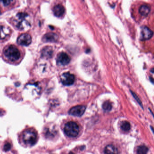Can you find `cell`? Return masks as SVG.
Masks as SVG:
<instances>
[{
    "mask_svg": "<svg viewBox=\"0 0 154 154\" xmlns=\"http://www.w3.org/2000/svg\"><path fill=\"white\" fill-rule=\"evenodd\" d=\"M148 149L147 147L144 146H141L137 149V153L139 154H145L147 153Z\"/></svg>",
    "mask_w": 154,
    "mask_h": 154,
    "instance_id": "obj_17",
    "label": "cell"
},
{
    "mask_svg": "<svg viewBox=\"0 0 154 154\" xmlns=\"http://www.w3.org/2000/svg\"><path fill=\"white\" fill-rule=\"evenodd\" d=\"M11 30L9 27L0 25V40H4L9 36Z\"/></svg>",
    "mask_w": 154,
    "mask_h": 154,
    "instance_id": "obj_10",
    "label": "cell"
},
{
    "mask_svg": "<svg viewBox=\"0 0 154 154\" xmlns=\"http://www.w3.org/2000/svg\"><path fill=\"white\" fill-rule=\"evenodd\" d=\"M102 107L104 110L109 111L112 109V105L111 102H110L109 101H106L103 104Z\"/></svg>",
    "mask_w": 154,
    "mask_h": 154,
    "instance_id": "obj_18",
    "label": "cell"
},
{
    "mask_svg": "<svg viewBox=\"0 0 154 154\" xmlns=\"http://www.w3.org/2000/svg\"><path fill=\"white\" fill-rule=\"evenodd\" d=\"M58 39V35L53 33H49L45 34L43 39V41L46 42H56Z\"/></svg>",
    "mask_w": 154,
    "mask_h": 154,
    "instance_id": "obj_11",
    "label": "cell"
},
{
    "mask_svg": "<svg viewBox=\"0 0 154 154\" xmlns=\"http://www.w3.org/2000/svg\"><path fill=\"white\" fill-rule=\"evenodd\" d=\"M86 107L84 105L75 106L70 109L69 113L70 115L74 116L81 117L84 113Z\"/></svg>",
    "mask_w": 154,
    "mask_h": 154,
    "instance_id": "obj_6",
    "label": "cell"
},
{
    "mask_svg": "<svg viewBox=\"0 0 154 154\" xmlns=\"http://www.w3.org/2000/svg\"><path fill=\"white\" fill-rule=\"evenodd\" d=\"M1 14V12H0V15Z\"/></svg>",
    "mask_w": 154,
    "mask_h": 154,
    "instance_id": "obj_21",
    "label": "cell"
},
{
    "mask_svg": "<svg viewBox=\"0 0 154 154\" xmlns=\"http://www.w3.org/2000/svg\"><path fill=\"white\" fill-rule=\"evenodd\" d=\"M140 14L143 16H147L150 12V8L147 5H142L139 9Z\"/></svg>",
    "mask_w": 154,
    "mask_h": 154,
    "instance_id": "obj_14",
    "label": "cell"
},
{
    "mask_svg": "<svg viewBox=\"0 0 154 154\" xmlns=\"http://www.w3.org/2000/svg\"><path fill=\"white\" fill-rule=\"evenodd\" d=\"M13 1L14 0H0V1L5 6H7L11 4L13 2Z\"/></svg>",
    "mask_w": 154,
    "mask_h": 154,
    "instance_id": "obj_20",
    "label": "cell"
},
{
    "mask_svg": "<svg viewBox=\"0 0 154 154\" xmlns=\"http://www.w3.org/2000/svg\"><path fill=\"white\" fill-rule=\"evenodd\" d=\"M53 14L57 17H61L64 14L65 9L61 5H56L53 9Z\"/></svg>",
    "mask_w": 154,
    "mask_h": 154,
    "instance_id": "obj_12",
    "label": "cell"
},
{
    "mask_svg": "<svg viewBox=\"0 0 154 154\" xmlns=\"http://www.w3.org/2000/svg\"><path fill=\"white\" fill-rule=\"evenodd\" d=\"M104 152L106 154H117L118 152V149L113 145H109L106 146Z\"/></svg>",
    "mask_w": 154,
    "mask_h": 154,
    "instance_id": "obj_15",
    "label": "cell"
},
{
    "mask_svg": "<svg viewBox=\"0 0 154 154\" xmlns=\"http://www.w3.org/2000/svg\"><path fill=\"white\" fill-rule=\"evenodd\" d=\"M53 53V50L52 47H47L42 51V55L45 58H50L52 57Z\"/></svg>",
    "mask_w": 154,
    "mask_h": 154,
    "instance_id": "obj_13",
    "label": "cell"
},
{
    "mask_svg": "<svg viewBox=\"0 0 154 154\" xmlns=\"http://www.w3.org/2000/svg\"><path fill=\"white\" fill-rule=\"evenodd\" d=\"M79 131V126L77 123L73 122L67 123L64 128L65 134L69 137H76L78 135Z\"/></svg>",
    "mask_w": 154,
    "mask_h": 154,
    "instance_id": "obj_4",
    "label": "cell"
},
{
    "mask_svg": "<svg viewBox=\"0 0 154 154\" xmlns=\"http://www.w3.org/2000/svg\"><path fill=\"white\" fill-rule=\"evenodd\" d=\"M13 22L14 26L20 30H27L31 26V18L28 14L25 12L18 13L14 18Z\"/></svg>",
    "mask_w": 154,
    "mask_h": 154,
    "instance_id": "obj_2",
    "label": "cell"
},
{
    "mask_svg": "<svg viewBox=\"0 0 154 154\" xmlns=\"http://www.w3.org/2000/svg\"><path fill=\"white\" fill-rule=\"evenodd\" d=\"M5 58L12 63L17 62L21 58V53L19 49L14 45H10L4 51Z\"/></svg>",
    "mask_w": 154,
    "mask_h": 154,
    "instance_id": "obj_3",
    "label": "cell"
},
{
    "mask_svg": "<svg viewBox=\"0 0 154 154\" xmlns=\"http://www.w3.org/2000/svg\"><path fill=\"white\" fill-rule=\"evenodd\" d=\"M142 40H147L150 39L153 36V32L147 27L143 26L141 32Z\"/></svg>",
    "mask_w": 154,
    "mask_h": 154,
    "instance_id": "obj_9",
    "label": "cell"
},
{
    "mask_svg": "<svg viewBox=\"0 0 154 154\" xmlns=\"http://www.w3.org/2000/svg\"><path fill=\"white\" fill-rule=\"evenodd\" d=\"M31 37L28 34H22L17 39V43L22 46H28L31 43Z\"/></svg>",
    "mask_w": 154,
    "mask_h": 154,
    "instance_id": "obj_7",
    "label": "cell"
},
{
    "mask_svg": "<svg viewBox=\"0 0 154 154\" xmlns=\"http://www.w3.org/2000/svg\"><path fill=\"white\" fill-rule=\"evenodd\" d=\"M61 81L63 85L69 86L74 83L75 76L69 72H65L61 76Z\"/></svg>",
    "mask_w": 154,
    "mask_h": 154,
    "instance_id": "obj_5",
    "label": "cell"
},
{
    "mask_svg": "<svg viewBox=\"0 0 154 154\" xmlns=\"http://www.w3.org/2000/svg\"><path fill=\"white\" fill-rule=\"evenodd\" d=\"M121 128L122 130L124 132H128L129 131L131 128L130 123L127 121H124L122 123L121 125Z\"/></svg>",
    "mask_w": 154,
    "mask_h": 154,
    "instance_id": "obj_16",
    "label": "cell"
},
{
    "mask_svg": "<svg viewBox=\"0 0 154 154\" xmlns=\"http://www.w3.org/2000/svg\"><path fill=\"white\" fill-rule=\"evenodd\" d=\"M3 150L5 152L9 151L11 148V144L9 142H5L4 145Z\"/></svg>",
    "mask_w": 154,
    "mask_h": 154,
    "instance_id": "obj_19",
    "label": "cell"
},
{
    "mask_svg": "<svg viewBox=\"0 0 154 154\" xmlns=\"http://www.w3.org/2000/svg\"><path fill=\"white\" fill-rule=\"evenodd\" d=\"M70 60L69 56L67 53L63 52L58 55L57 58V63L58 65L65 66L70 63Z\"/></svg>",
    "mask_w": 154,
    "mask_h": 154,
    "instance_id": "obj_8",
    "label": "cell"
},
{
    "mask_svg": "<svg viewBox=\"0 0 154 154\" xmlns=\"http://www.w3.org/2000/svg\"><path fill=\"white\" fill-rule=\"evenodd\" d=\"M19 140L23 146L26 147H31L37 142L38 140V133L33 128L26 129L21 133Z\"/></svg>",
    "mask_w": 154,
    "mask_h": 154,
    "instance_id": "obj_1",
    "label": "cell"
}]
</instances>
